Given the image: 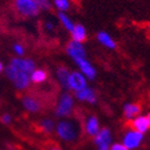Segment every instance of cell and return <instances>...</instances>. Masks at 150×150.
I'll return each instance as SVG.
<instances>
[{
    "label": "cell",
    "instance_id": "cell-26",
    "mask_svg": "<svg viewBox=\"0 0 150 150\" xmlns=\"http://www.w3.org/2000/svg\"><path fill=\"white\" fill-rule=\"evenodd\" d=\"M110 150H129L126 146H124L122 143H115L111 145Z\"/></svg>",
    "mask_w": 150,
    "mask_h": 150
},
{
    "label": "cell",
    "instance_id": "cell-6",
    "mask_svg": "<svg viewBox=\"0 0 150 150\" xmlns=\"http://www.w3.org/2000/svg\"><path fill=\"white\" fill-rule=\"evenodd\" d=\"M144 140V134L133 130L132 128L125 131L122 139V144L128 148L129 150L137 149L141 146Z\"/></svg>",
    "mask_w": 150,
    "mask_h": 150
},
{
    "label": "cell",
    "instance_id": "cell-5",
    "mask_svg": "<svg viewBox=\"0 0 150 150\" xmlns=\"http://www.w3.org/2000/svg\"><path fill=\"white\" fill-rule=\"evenodd\" d=\"M65 53L73 60V62H76L83 58H87V50L84 43L77 42L71 39L65 45Z\"/></svg>",
    "mask_w": 150,
    "mask_h": 150
},
{
    "label": "cell",
    "instance_id": "cell-3",
    "mask_svg": "<svg viewBox=\"0 0 150 150\" xmlns=\"http://www.w3.org/2000/svg\"><path fill=\"white\" fill-rule=\"evenodd\" d=\"M5 76L8 80L12 81L14 86L17 88L18 90H25L28 89L30 85V75L23 73L21 70L17 69L16 67H14L13 65H8L4 68Z\"/></svg>",
    "mask_w": 150,
    "mask_h": 150
},
{
    "label": "cell",
    "instance_id": "cell-13",
    "mask_svg": "<svg viewBox=\"0 0 150 150\" xmlns=\"http://www.w3.org/2000/svg\"><path fill=\"white\" fill-rule=\"evenodd\" d=\"M101 129L100 126V121L98 119L97 115H88L86 120L84 121V131L86 132V134L89 137H95Z\"/></svg>",
    "mask_w": 150,
    "mask_h": 150
},
{
    "label": "cell",
    "instance_id": "cell-12",
    "mask_svg": "<svg viewBox=\"0 0 150 150\" xmlns=\"http://www.w3.org/2000/svg\"><path fill=\"white\" fill-rule=\"evenodd\" d=\"M96 38H97L98 42L107 50H115L118 47V43H117L115 39L106 30H99L96 35Z\"/></svg>",
    "mask_w": 150,
    "mask_h": 150
},
{
    "label": "cell",
    "instance_id": "cell-22",
    "mask_svg": "<svg viewBox=\"0 0 150 150\" xmlns=\"http://www.w3.org/2000/svg\"><path fill=\"white\" fill-rule=\"evenodd\" d=\"M53 6L61 13H67L70 10V0H53Z\"/></svg>",
    "mask_w": 150,
    "mask_h": 150
},
{
    "label": "cell",
    "instance_id": "cell-17",
    "mask_svg": "<svg viewBox=\"0 0 150 150\" xmlns=\"http://www.w3.org/2000/svg\"><path fill=\"white\" fill-rule=\"evenodd\" d=\"M87 30H86V28L82 23H76L73 30L70 32L71 40L77 41V42L80 43H84L87 40Z\"/></svg>",
    "mask_w": 150,
    "mask_h": 150
},
{
    "label": "cell",
    "instance_id": "cell-30",
    "mask_svg": "<svg viewBox=\"0 0 150 150\" xmlns=\"http://www.w3.org/2000/svg\"><path fill=\"white\" fill-rule=\"evenodd\" d=\"M146 118H147V121H148V123H149V127H150V112H148L147 115H146Z\"/></svg>",
    "mask_w": 150,
    "mask_h": 150
},
{
    "label": "cell",
    "instance_id": "cell-31",
    "mask_svg": "<svg viewBox=\"0 0 150 150\" xmlns=\"http://www.w3.org/2000/svg\"><path fill=\"white\" fill-rule=\"evenodd\" d=\"M3 70V65H2V63H1V61H0V73Z\"/></svg>",
    "mask_w": 150,
    "mask_h": 150
},
{
    "label": "cell",
    "instance_id": "cell-21",
    "mask_svg": "<svg viewBox=\"0 0 150 150\" xmlns=\"http://www.w3.org/2000/svg\"><path fill=\"white\" fill-rule=\"evenodd\" d=\"M39 128L45 133H52L56 128V123L53 119L44 118L39 122Z\"/></svg>",
    "mask_w": 150,
    "mask_h": 150
},
{
    "label": "cell",
    "instance_id": "cell-27",
    "mask_svg": "<svg viewBox=\"0 0 150 150\" xmlns=\"http://www.w3.org/2000/svg\"><path fill=\"white\" fill-rule=\"evenodd\" d=\"M1 122H2L3 124H10V123L12 122V117H11L10 115H8V113H5V115H3L2 117H1Z\"/></svg>",
    "mask_w": 150,
    "mask_h": 150
},
{
    "label": "cell",
    "instance_id": "cell-18",
    "mask_svg": "<svg viewBox=\"0 0 150 150\" xmlns=\"http://www.w3.org/2000/svg\"><path fill=\"white\" fill-rule=\"evenodd\" d=\"M131 122V128L135 131H138L140 133H146L148 130L150 129L149 127V123L147 121V118H146V115H138L137 118H134L132 121H130Z\"/></svg>",
    "mask_w": 150,
    "mask_h": 150
},
{
    "label": "cell",
    "instance_id": "cell-16",
    "mask_svg": "<svg viewBox=\"0 0 150 150\" xmlns=\"http://www.w3.org/2000/svg\"><path fill=\"white\" fill-rule=\"evenodd\" d=\"M111 141H112L111 131H110V129L107 127L101 128L100 131L93 137V143H95V145H97V146L105 145V144L110 145V144H111Z\"/></svg>",
    "mask_w": 150,
    "mask_h": 150
},
{
    "label": "cell",
    "instance_id": "cell-11",
    "mask_svg": "<svg viewBox=\"0 0 150 150\" xmlns=\"http://www.w3.org/2000/svg\"><path fill=\"white\" fill-rule=\"evenodd\" d=\"M21 102H22L23 108L30 113L40 112L43 108L42 102L38 98L34 97V96H30V95L23 96Z\"/></svg>",
    "mask_w": 150,
    "mask_h": 150
},
{
    "label": "cell",
    "instance_id": "cell-28",
    "mask_svg": "<svg viewBox=\"0 0 150 150\" xmlns=\"http://www.w3.org/2000/svg\"><path fill=\"white\" fill-rule=\"evenodd\" d=\"M98 150H110V145H107V144H105V145L98 146Z\"/></svg>",
    "mask_w": 150,
    "mask_h": 150
},
{
    "label": "cell",
    "instance_id": "cell-14",
    "mask_svg": "<svg viewBox=\"0 0 150 150\" xmlns=\"http://www.w3.org/2000/svg\"><path fill=\"white\" fill-rule=\"evenodd\" d=\"M69 74L70 70L66 66H64V65L58 66L57 69H56V79H57L59 85L61 86V88L64 91H69L68 90V78H69Z\"/></svg>",
    "mask_w": 150,
    "mask_h": 150
},
{
    "label": "cell",
    "instance_id": "cell-9",
    "mask_svg": "<svg viewBox=\"0 0 150 150\" xmlns=\"http://www.w3.org/2000/svg\"><path fill=\"white\" fill-rule=\"evenodd\" d=\"M73 95L78 102L87 103L89 105H96L98 103L97 91L95 90V88L90 87V86H86L85 88L76 91Z\"/></svg>",
    "mask_w": 150,
    "mask_h": 150
},
{
    "label": "cell",
    "instance_id": "cell-25",
    "mask_svg": "<svg viewBox=\"0 0 150 150\" xmlns=\"http://www.w3.org/2000/svg\"><path fill=\"white\" fill-rule=\"evenodd\" d=\"M44 28H45V30H47V32L53 33L54 30H55V28H56V25H55V23H54L53 21H45Z\"/></svg>",
    "mask_w": 150,
    "mask_h": 150
},
{
    "label": "cell",
    "instance_id": "cell-4",
    "mask_svg": "<svg viewBox=\"0 0 150 150\" xmlns=\"http://www.w3.org/2000/svg\"><path fill=\"white\" fill-rule=\"evenodd\" d=\"M14 8L25 18H36L41 13L34 0H14Z\"/></svg>",
    "mask_w": 150,
    "mask_h": 150
},
{
    "label": "cell",
    "instance_id": "cell-1",
    "mask_svg": "<svg viewBox=\"0 0 150 150\" xmlns=\"http://www.w3.org/2000/svg\"><path fill=\"white\" fill-rule=\"evenodd\" d=\"M55 131L60 140L66 143L76 142L81 133V127L79 122L74 119H61L56 124Z\"/></svg>",
    "mask_w": 150,
    "mask_h": 150
},
{
    "label": "cell",
    "instance_id": "cell-2",
    "mask_svg": "<svg viewBox=\"0 0 150 150\" xmlns=\"http://www.w3.org/2000/svg\"><path fill=\"white\" fill-rule=\"evenodd\" d=\"M76 99L70 91H63L60 93L56 103L54 115L56 118L67 119L70 118L75 110Z\"/></svg>",
    "mask_w": 150,
    "mask_h": 150
},
{
    "label": "cell",
    "instance_id": "cell-8",
    "mask_svg": "<svg viewBox=\"0 0 150 150\" xmlns=\"http://www.w3.org/2000/svg\"><path fill=\"white\" fill-rule=\"evenodd\" d=\"M74 63L77 65L78 70L85 76V78L88 81L96 80V78L98 76V70L95 65L88 60V58H83V59H80Z\"/></svg>",
    "mask_w": 150,
    "mask_h": 150
},
{
    "label": "cell",
    "instance_id": "cell-23",
    "mask_svg": "<svg viewBox=\"0 0 150 150\" xmlns=\"http://www.w3.org/2000/svg\"><path fill=\"white\" fill-rule=\"evenodd\" d=\"M40 12H50L53 8V3L50 0H34Z\"/></svg>",
    "mask_w": 150,
    "mask_h": 150
},
{
    "label": "cell",
    "instance_id": "cell-29",
    "mask_svg": "<svg viewBox=\"0 0 150 150\" xmlns=\"http://www.w3.org/2000/svg\"><path fill=\"white\" fill-rule=\"evenodd\" d=\"M48 150H63V149L60 147H58V146H52V147L48 148Z\"/></svg>",
    "mask_w": 150,
    "mask_h": 150
},
{
    "label": "cell",
    "instance_id": "cell-19",
    "mask_svg": "<svg viewBox=\"0 0 150 150\" xmlns=\"http://www.w3.org/2000/svg\"><path fill=\"white\" fill-rule=\"evenodd\" d=\"M58 20H59V22H60L61 26L68 33H70L71 30H73L74 26H75V24H76V23L74 22L73 19L68 16L67 13L58 12Z\"/></svg>",
    "mask_w": 150,
    "mask_h": 150
},
{
    "label": "cell",
    "instance_id": "cell-24",
    "mask_svg": "<svg viewBox=\"0 0 150 150\" xmlns=\"http://www.w3.org/2000/svg\"><path fill=\"white\" fill-rule=\"evenodd\" d=\"M13 50H14V52H15V54L18 57H22L25 54L24 46L22 44H20V43H16V44L13 45Z\"/></svg>",
    "mask_w": 150,
    "mask_h": 150
},
{
    "label": "cell",
    "instance_id": "cell-10",
    "mask_svg": "<svg viewBox=\"0 0 150 150\" xmlns=\"http://www.w3.org/2000/svg\"><path fill=\"white\" fill-rule=\"evenodd\" d=\"M11 65L28 75H30L36 69L35 61L30 58H14L11 61Z\"/></svg>",
    "mask_w": 150,
    "mask_h": 150
},
{
    "label": "cell",
    "instance_id": "cell-7",
    "mask_svg": "<svg viewBox=\"0 0 150 150\" xmlns=\"http://www.w3.org/2000/svg\"><path fill=\"white\" fill-rule=\"evenodd\" d=\"M88 86V80L85 76L81 74L79 70H71L68 78V90L69 91H79V90Z\"/></svg>",
    "mask_w": 150,
    "mask_h": 150
},
{
    "label": "cell",
    "instance_id": "cell-15",
    "mask_svg": "<svg viewBox=\"0 0 150 150\" xmlns=\"http://www.w3.org/2000/svg\"><path fill=\"white\" fill-rule=\"evenodd\" d=\"M141 106L138 103L127 102L123 105V115L127 121H132L134 118L141 115Z\"/></svg>",
    "mask_w": 150,
    "mask_h": 150
},
{
    "label": "cell",
    "instance_id": "cell-20",
    "mask_svg": "<svg viewBox=\"0 0 150 150\" xmlns=\"http://www.w3.org/2000/svg\"><path fill=\"white\" fill-rule=\"evenodd\" d=\"M30 82L32 83L41 84V83H44L45 81L47 80L48 74L45 69H42V68H36V69L30 75Z\"/></svg>",
    "mask_w": 150,
    "mask_h": 150
}]
</instances>
